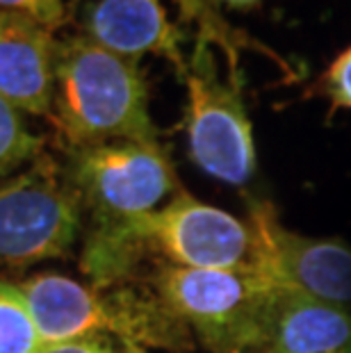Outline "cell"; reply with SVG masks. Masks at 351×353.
Returning <instances> with one entry per match:
<instances>
[{
  "label": "cell",
  "mask_w": 351,
  "mask_h": 353,
  "mask_svg": "<svg viewBox=\"0 0 351 353\" xmlns=\"http://www.w3.org/2000/svg\"><path fill=\"white\" fill-rule=\"evenodd\" d=\"M315 92L328 101V117L351 110V46L345 48L319 76Z\"/></svg>",
  "instance_id": "cell-13"
},
{
  "label": "cell",
  "mask_w": 351,
  "mask_h": 353,
  "mask_svg": "<svg viewBox=\"0 0 351 353\" xmlns=\"http://www.w3.org/2000/svg\"><path fill=\"white\" fill-rule=\"evenodd\" d=\"M41 353H114L110 337H85V340H71V342H57L46 344Z\"/></svg>",
  "instance_id": "cell-15"
},
{
  "label": "cell",
  "mask_w": 351,
  "mask_h": 353,
  "mask_svg": "<svg viewBox=\"0 0 351 353\" xmlns=\"http://www.w3.org/2000/svg\"><path fill=\"white\" fill-rule=\"evenodd\" d=\"M263 353H351V314L342 305L276 290Z\"/></svg>",
  "instance_id": "cell-9"
},
{
  "label": "cell",
  "mask_w": 351,
  "mask_h": 353,
  "mask_svg": "<svg viewBox=\"0 0 351 353\" xmlns=\"http://www.w3.org/2000/svg\"><path fill=\"white\" fill-rule=\"evenodd\" d=\"M219 3L233 7V10H249V7H256L263 0H219Z\"/></svg>",
  "instance_id": "cell-16"
},
{
  "label": "cell",
  "mask_w": 351,
  "mask_h": 353,
  "mask_svg": "<svg viewBox=\"0 0 351 353\" xmlns=\"http://www.w3.org/2000/svg\"><path fill=\"white\" fill-rule=\"evenodd\" d=\"M0 12L21 14V17L32 19L53 32L69 21L66 0H0Z\"/></svg>",
  "instance_id": "cell-14"
},
{
  "label": "cell",
  "mask_w": 351,
  "mask_h": 353,
  "mask_svg": "<svg viewBox=\"0 0 351 353\" xmlns=\"http://www.w3.org/2000/svg\"><path fill=\"white\" fill-rule=\"evenodd\" d=\"M43 153V139L30 130L21 110L0 96V183Z\"/></svg>",
  "instance_id": "cell-11"
},
{
  "label": "cell",
  "mask_w": 351,
  "mask_h": 353,
  "mask_svg": "<svg viewBox=\"0 0 351 353\" xmlns=\"http://www.w3.org/2000/svg\"><path fill=\"white\" fill-rule=\"evenodd\" d=\"M188 87L190 157L203 174L233 187H246L256 176V144L242 101V80H221L212 41L199 34L183 73Z\"/></svg>",
  "instance_id": "cell-5"
},
{
  "label": "cell",
  "mask_w": 351,
  "mask_h": 353,
  "mask_svg": "<svg viewBox=\"0 0 351 353\" xmlns=\"http://www.w3.org/2000/svg\"><path fill=\"white\" fill-rule=\"evenodd\" d=\"M249 228L253 276L274 290L342 307L351 303V249L345 242L288 230L267 201H251Z\"/></svg>",
  "instance_id": "cell-6"
},
{
  "label": "cell",
  "mask_w": 351,
  "mask_h": 353,
  "mask_svg": "<svg viewBox=\"0 0 351 353\" xmlns=\"http://www.w3.org/2000/svg\"><path fill=\"white\" fill-rule=\"evenodd\" d=\"M50 119L66 148L106 141H158L139 62L114 55L85 34L57 43Z\"/></svg>",
  "instance_id": "cell-1"
},
{
  "label": "cell",
  "mask_w": 351,
  "mask_h": 353,
  "mask_svg": "<svg viewBox=\"0 0 351 353\" xmlns=\"http://www.w3.org/2000/svg\"><path fill=\"white\" fill-rule=\"evenodd\" d=\"M148 285L212 353L263 349L276 290L251 272L162 265Z\"/></svg>",
  "instance_id": "cell-2"
},
{
  "label": "cell",
  "mask_w": 351,
  "mask_h": 353,
  "mask_svg": "<svg viewBox=\"0 0 351 353\" xmlns=\"http://www.w3.org/2000/svg\"><path fill=\"white\" fill-rule=\"evenodd\" d=\"M57 43L53 30L0 12V96L21 112L50 119Z\"/></svg>",
  "instance_id": "cell-8"
},
{
  "label": "cell",
  "mask_w": 351,
  "mask_h": 353,
  "mask_svg": "<svg viewBox=\"0 0 351 353\" xmlns=\"http://www.w3.org/2000/svg\"><path fill=\"white\" fill-rule=\"evenodd\" d=\"M82 34L135 62L144 55H160L181 78L188 69L181 50L183 32L169 21L162 0H92L82 12Z\"/></svg>",
  "instance_id": "cell-7"
},
{
  "label": "cell",
  "mask_w": 351,
  "mask_h": 353,
  "mask_svg": "<svg viewBox=\"0 0 351 353\" xmlns=\"http://www.w3.org/2000/svg\"><path fill=\"white\" fill-rule=\"evenodd\" d=\"M80 228V199L66 169L48 153L0 183V267L64 258Z\"/></svg>",
  "instance_id": "cell-4"
},
{
  "label": "cell",
  "mask_w": 351,
  "mask_h": 353,
  "mask_svg": "<svg viewBox=\"0 0 351 353\" xmlns=\"http://www.w3.org/2000/svg\"><path fill=\"white\" fill-rule=\"evenodd\" d=\"M178 7L183 10V14L192 21H197L201 26V37H205L208 41L217 43L223 52H226V59H228V73L235 78H240V46L242 48H253V50H263L267 52L270 57L276 59V55L272 50L263 48L260 43H253L246 39L244 34L235 32L233 28L226 26L223 21L219 19L212 7H208L203 0H176Z\"/></svg>",
  "instance_id": "cell-12"
},
{
  "label": "cell",
  "mask_w": 351,
  "mask_h": 353,
  "mask_svg": "<svg viewBox=\"0 0 351 353\" xmlns=\"http://www.w3.org/2000/svg\"><path fill=\"white\" fill-rule=\"evenodd\" d=\"M43 347L23 292L0 281V353H41Z\"/></svg>",
  "instance_id": "cell-10"
},
{
  "label": "cell",
  "mask_w": 351,
  "mask_h": 353,
  "mask_svg": "<svg viewBox=\"0 0 351 353\" xmlns=\"http://www.w3.org/2000/svg\"><path fill=\"white\" fill-rule=\"evenodd\" d=\"M66 176L82 212L92 214L89 232L123 228L181 192L174 162L160 141L119 139L66 148Z\"/></svg>",
  "instance_id": "cell-3"
}]
</instances>
